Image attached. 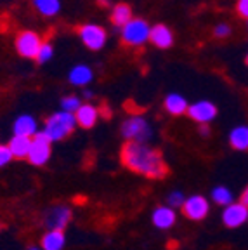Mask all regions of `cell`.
I'll use <instances>...</instances> for the list:
<instances>
[{"mask_svg":"<svg viewBox=\"0 0 248 250\" xmlns=\"http://www.w3.org/2000/svg\"><path fill=\"white\" fill-rule=\"evenodd\" d=\"M43 37L40 33L33 30H23L20 31L14 39V47L18 54L21 58H26V59H37V54H39L40 47L43 45Z\"/></svg>","mask_w":248,"mask_h":250,"instance_id":"cell-5","label":"cell"},{"mask_svg":"<svg viewBox=\"0 0 248 250\" xmlns=\"http://www.w3.org/2000/svg\"><path fill=\"white\" fill-rule=\"evenodd\" d=\"M184 202H186V196H184V193H183V191H179V189H175V191L168 193V196H167L168 207H172V208L181 207V208H183Z\"/></svg>","mask_w":248,"mask_h":250,"instance_id":"cell-26","label":"cell"},{"mask_svg":"<svg viewBox=\"0 0 248 250\" xmlns=\"http://www.w3.org/2000/svg\"><path fill=\"white\" fill-rule=\"evenodd\" d=\"M174 31L167 26V24H155L151 26V35H149V42L158 49H170L174 45Z\"/></svg>","mask_w":248,"mask_h":250,"instance_id":"cell-12","label":"cell"},{"mask_svg":"<svg viewBox=\"0 0 248 250\" xmlns=\"http://www.w3.org/2000/svg\"><path fill=\"white\" fill-rule=\"evenodd\" d=\"M78 39L89 51H101L108 42V31L96 23H85L77 28Z\"/></svg>","mask_w":248,"mask_h":250,"instance_id":"cell-6","label":"cell"},{"mask_svg":"<svg viewBox=\"0 0 248 250\" xmlns=\"http://www.w3.org/2000/svg\"><path fill=\"white\" fill-rule=\"evenodd\" d=\"M71 221V208L68 205H54L43 215V224L49 231H62Z\"/></svg>","mask_w":248,"mask_h":250,"instance_id":"cell-8","label":"cell"},{"mask_svg":"<svg viewBox=\"0 0 248 250\" xmlns=\"http://www.w3.org/2000/svg\"><path fill=\"white\" fill-rule=\"evenodd\" d=\"M82 104H83L82 99L78 98V96H75V94H68V96H64V98L61 99V109L62 111H68V113H73V115L80 109Z\"/></svg>","mask_w":248,"mask_h":250,"instance_id":"cell-24","label":"cell"},{"mask_svg":"<svg viewBox=\"0 0 248 250\" xmlns=\"http://www.w3.org/2000/svg\"><path fill=\"white\" fill-rule=\"evenodd\" d=\"M200 136H203V137L210 136V127H208V125H200Z\"/></svg>","mask_w":248,"mask_h":250,"instance_id":"cell-31","label":"cell"},{"mask_svg":"<svg viewBox=\"0 0 248 250\" xmlns=\"http://www.w3.org/2000/svg\"><path fill=\"white\" fill-rule=\"evenodd\" d=\"M7 146H9V149H11V153H12V158L24 160V158H28V153H30L31 139H30V137L12 136Z\"/></svg>","mask_w":248,"mask_h":250,"instance_id":"cell-19","label":"cell"},{"mask_svg":"<svg viewBox=\"0 0 248 250\" xmlns=\"http://www.w3.org/2000/svg\"><path fill=\"white\" fill-rule=\"evenodd\" d=\"M52 155V141L43 132H39L35 137H31V148L26 160L35 167H43L51 160Z\"/></svg>","mask_w":248,"mask_h":250,"instance_id":"cell-7","label":"cell"},{"mask_svg":"<svg viewBox=\"0 0 248 250\" xmlns=\"http://www.w3.org/2000/svg\"><path fill=\"white\" fill-rule=\"evenodd\" d=\"M122 136L127 143H147L153 136V129L143 115H130L122 124Z\"/></svg>","mask_w":248,"mask_h":250,"instance_id":"cell-4","label":"cell"},{"mask_svg":"<svg viewBox=\"0 0 248 250\" xmlns=\"http://www.w3.org/2000/svg\"><path fill=\"white\" fill-rule=\"evenodd\" d=\"M245 62H247V66H248V54H247V58H245Z\"/></svg>","mask_w":248,"mask_h":250,"instance_id":"cell-35","label":"cell"},{"mask_svg":"<svg viewBox=\"0 0 248 250\" xmlns=\"http://www.w3.org/2000/svg\"><path fill=\"white\" fill-rule=\"evenodd\" d=\"M134 20V16H132V9L128 4H117L113 5L111 9V23L115 24V26L120 30V28H124L125 24L128 23V21Z\"/></svg>","mask_w":248,"mask_h":250,"instance_id":"cell-20","label":"cell"},{"mask_svg":"<svg viewBox=\"0 0 248 250\" xmlns=\"http://www.w3.org/2000/svg\"><path fill=\"white\" fill-rule=\"evenodd\" d=\"M77 127H78V124H77L75 115L59 109V111L52 113L51 117L45 120L42 132L45 134L52 143H56V141H62L64 137L73 134V130L77 129Z\"/></svg>","mask_w":248,"mask_h":250,"instance_id":"cell-2","label":"cell"},{"mask_svg":"<svg viewBox=\"0 0 248 250\" xmlns=\"http://www.w3.org/2000/svg\"><path fill=\"white\" fill-rule=\"evenodd\" d=\"M240 202L243 203L245 207L248 208V186L245 188V189H243V193H241V198H240Z\"/></svg>","mask_w":248,"mask_h":250,"instance_id":"cell-30","label":"cell"},{"mask_svg":"<svg viewBox=\"0 0 248 250\" xmlns=\"http://www.w3.org/2000/svg\"><path fill=\"white\" fill-rule=\"evenodd\" d=\"M247 24H248V20H247Z\"/></svg>","mask_w":248,"mask_h":250,"instance_id":"cell-36","label":"cell"},{"mask_svg":"<svg viewBox=\"0 0 248 250\" xmlns=\"http://www.w3.org/2000/svg\"><path fill=\"white\" fill-rule=\"evenodd\" d=\"M229 145L236 151H248V125H236L231 129Z\"/></svg>","mask_w":248,"mask_h":250,"instance_id":"cell-18","label":"cell"},{"mask_svg":"<svg viewBox=\"0 0 248 250\" xmlns=\"http://www.w3.org/2000/svg\"><path fill=\"white\" fill-rule=\"evenodd\" d=\"M12 160V153L7 145H0V168L5 167Z\"/></svg>","mask_w":248,"mask_h":250,"instance_id":"cell-28","label":"cell"},{"mask_svg":"<svg viewBox=\"0 0 248 250\" xmlns=\"http://www.w3.org/2000/svg\"><path fill=\"white\" fill-rule=\"evenodd\" d=\"M66 236L62 231H47L42 238V250H62Z\"/></svg>","mask_w":248,"mask_h":250,"instance_id":"cell-22","label":"cell"},{"mask_svg":"<svg viewBox=\"0 0 248 250\" xmlns=\"http://www.w3.org/2000/svg\"><path fill=\"white\" fill-rule=\"evenodd\" d=\"M163 108L167 109V113L174 115V117H181V115L187 113V108H189V103L186 101L183 94L179 92H170L163 101Z\"/></svg>","mask_w":248,"mask_h":250,"instance_id":"cell-17","label":"cell"},{"mask_svg":"<svg viewBox=\"0 0 248 250\" xmlns=\"http://www.w3.org/2000/svg\"><path fill=\"white\" fill-rule=\"evenodd\" d=\"M222 223L227 228H240L248 223V208L241 202H233L222 210Z\"/></svg>","mask_w":248,"mask_h":250,"instance_id":"cell-11","label":"cell"},{"mask_svg":"<svg viewBox=\"0 0 248 250\" xmlns=\"http://www.w3.org/2000/svg\"><path fill=\"white\" fill-rule=\"evenodd\" d=\"M12 132H14V136L31 139L39 134V124H37L35 117H31V115H20L12 124Z\"/></svg>","mask_w":248,"mask_h":250,"instance_id":"cell-13","label":"cell"},{"mask_svg":"<svg viewBox=\"0 0 248 250\" xmlns=\"http://www.w3.org/2000/svg\"><path fill=\"white\" fill-rule=\"evenodd\" d=\"M33 7L43 18H54L61 12V0H31Z\"/></svg>","mask_w":248,"mask_h":250,"instance_id":"cell-21","label":"cell"},{"mask_svg":"<svg viewBox=\"0 0 248 250\" xmlns=\"http://www.w3.org/2000/svg\"><path fill=\"white\" fill-rule=\"evenodd\" d=\"M151 24L143 18H134L124 28H120V39L128 47H141L149 42Z\"/></svg>","mask_w":248,"mask_h":250,"instance_id":"cell-3","label":"cell"},{"mask_svg":"<svg viewBox=\"0 0 248 250\" xmlns=\"http://www.w3.org/2000/svg\"><path fill=\"white\" fill-rule=\"evenodd\" d=\"M183 212L189 221H203L210 212V203L205 196L191 195L183 205Z\"/></svg>","mask_w":248,"mask_h":250,"instance_id":"cell-10","label":"cell"},{"mask_svg":"<svg viewBox=\"0 0 248 250\" xmlns=\"http://www.w3.org/2000/svg\"><path fill=\"white\" fill-rule=\"evenodd\" d=\"M101 117V109L97 106L90 104V103H83L80 106L77 113H75V118H77V124L80 125L82 129H90L96 125V122Z\"/></svg>","mask_w":248,"mask_h":250,"instance_id":"cell-14","label":"cell"},{"mask_svg":"<svg viewBox=\"0 0 248 250\" xmlns=\"http://www.w3.org/2000/svg\"><path fill=\"white\" fill-rule=\"evenodd\" d=\"M212 202L219 207H227L233 203V191L226 186H215L212 189Z\"/></svg>","mask_w":248,"mask_h":250,"instance_id":"cell-23","label":"cell"},{"mask_svg":"<svg viewBox=\"0 0 248 250\" xmlns=\"http://www.w3.org/2000/svg\"><path fill=\"white\" fill-rule=\"evenodd\" d=\"M97 4L101 5V7H109V4H111V0H97Z\"/></svg>","mask_w":248,"mask_h":250,"instance_id":"cell-33","label":"cell"},{"mask_svg":"<svg viewBox=\"0 0 248 250\" xmlns=\"http://www.w3.org/2000/svg\"><path fill=\"white\" fill-rule=\"evenodd\" d=\"M82 94H83V98H85V99H92L94 98V92L90 89H83V90H82Z\"/></svg>","mask_w":248,"mask_h":250,"instance_id":"cell-32","label":"cell"},{"mask_svg":"<svg viewBox=\"0 0 248 250\" xmlns=\"http://www.w3.org/2000/svg\"><path fill=\"white\" fill-rule=\"evenodd\" d=\"M28 250H42V249H39V247H30Z\"/></svg>","mask_w":248,"mask_h":250,"instance_id":"cell-34","label":"cell"},{"mask_svg":"<svg viewBox=\"0 0 248 250\" xmlns=\"http://www.w3.org/2000/svg\"><path fill=\"white\" fill-rule=\"evenodd\" d=\"M54 58V47H52L51 42H43V45L40 47L39 54H37V59L35 61L39 62V64H45V62H49L51 59Z\"/></svg>","mask_w":248,"mask_h":250,"instance_id":"cell-25","label":"cell"},{"mask_svg":"<svg viewBox=\"0 0 248 250\" xmlns=\"http://www.w3.org/2000/svg\"><path fill=\"white\" fill-rule=\"evenodd\" d=\"M213 35H215V39H221V40L227 39L231 35V26L227 23H217L213 26Z\"/></svg>","mask_w":248,"mask_h":250,"instance_id":"cell-27","label":"cell"},{"mask_svg":"<svg viewBox=\"0 0 248 250\" xmlns=\"http://www.w3.org/2000/svg\"><path fill=\"white\" fill-rule=\"evenodd\" d=\"M94 80V71L89 64H75L68 73V82L75 87H87Z\"/></svg>","mask_w":248,"mask_h":250,"instance_id":"cell-16","label":"cell"},{"mask_svg":"<svg viewBox=\"0 0 248 250\" xmlns=\"http://www.w3.org/2000/svg\"><path fill=\"white\" fill-rule=\"evenodd\" d=\"M151 221L153 226L158 228V229H170L175 224V221H177V215H175V210L172 207L162 205V207H156L153 210Z\"/></svg>","mask_w":248,"mask_h":250,"instance_id":"cell-15","label":"cell"},{"mask_svg":"<svg viewBox=\"0 0 248 250\" xmlns=\"http://www.w3.org/2000/svg\"><path fill=\"white\" fill-rule=\"evenodd\" d=\"M120 156L122 164L139 176L149 179H163L168 174V167L162 153L147 143H125Z\"/></svg>","mask_w":248,"mask_h":250,"instance_id":"cell-1","label":"cell"},{"mask_svg":"<svg viewBox=\"0 0 248 250\" xmlns=\"http://www.w3.org/2000/svg\"><path fill=\"white\" fill-rule=\"evenodd\" d=\"M217 113H219L217 106L213 104L212 101L202 99V101H196L193 104H189L186 115L191 120L198 122L200 125H208L210 122H213L217 118Z\"/></svg>","mask_w":248,"mask_h":250,"instance_id":"cell-9","label":"cell"},{"mask_svg":"<svg viewBox=\"0 0 248 250\" xmlns=\"http://www.w3.org/2000/svg\"><path fill=\"white\" fill-rule=\"evenodd\" d=\"M236 12L241 16V18L248 20V0H238L236 2Z\"/></svg>","mask_w":248,"mask_h":250,"instance_id":"cell-29","label":"cell"}]
</instances>
